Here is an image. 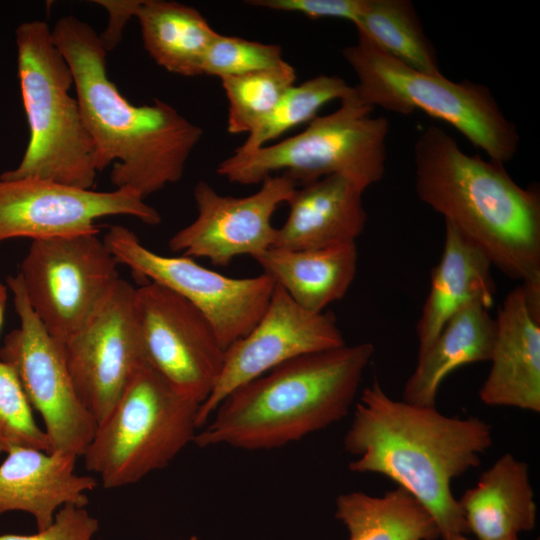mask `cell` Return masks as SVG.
Listing matches in <instances>:
<instances>
[{"instance_id": "8fae6325", "label": "cell", "mask_w": 540, "mask_h": 540, "mask_svg": "<svg viewBox=\"0 0 540 540\" xmlns=\"http://www.w3.org/2000/svg\"><path fill=\"white\" fill-rule=\"evenodd\" d=\"M6 284L19 326L5 336L0 360L15 371L31 407L40 414L50 452L82 457L97 422L75 391L62 344L31 309L20 275L8 276Z\"/></svg>"}, {"instance_id": "52a82bcc", "label": "cell", "mask_w": 540, "mask_h": 540, "mask_svg": "<svg viewBox=\"0 0 540 540\" xmlns=\"http://www.w3.org/2000/svg\"><path fill=\"white\" fill-rule=\"evenodd\" d=\"M337 110L316 116L306 128L282 141L248 153L233 154L217 166L230 183L253 185L283 174L302 186L338 174L364 189L382 180L386 171L389 121L374 117L355 93Z\"/></svg>"}, {"instance_id": "44dd1931", "label": "cell", "mask_w": 540, "mask_h": 540, "mask_svg": "<svg viewBox=\"0 0 540 540\" xmlns=\"http://www.w3.org/2000/svg\"><path fill=\"white\" fill-rule=\"evenodd\" d=\"M492 267L483 252L445 223L442 255L431 270L429 292L416 324L418 352L468 303L480 301L490 309L496 294Z\"/></svg>"}, {"instance_id": "f1b7e54d", "label": "cell", "mask_w": 540, "mask_h": 540, "mask_svg": "<svg viewBox=\"0 0 540 540\" xmlns=\"http://www.w3.org/2000/svg\"><path fill=\"white\" fill-rule=\"evenodd\" d=\"M17 448L50 452V443L33 417L15 371L0 360V453Z\"/></svg>"}, {"instance_id": "cb8c5ba5", "label": "cell", "mask_w": 540, "mask_h": 540, "mask_svg": "<svg viewBox=\"0 0 540 540\" xmlns=\"http://www.w3.org/2000/svg\"><path fill=\"white\" fill-rule=\"evenodd\" d=\"M143 45L152 59L170 73L203 75V62L216 35L194 7L176 1L141 0L136 11Z\"/></svg>"}, {"instance_id": "e575fe53", "label": "cell", "mask_w": 540, "mask_h": 540, "mask_svg": "<svg viewBox=\"0 0 540 540\" xmlns=\"http://www.w3.org/2000/svg\"><path fill=\"white\" fill-rule=\"evenodd\" d=\"M445 540H471V539L466 537L465 534H455V535H452V536L448 537ZM500 540H519V539H518V537H509V538L500 539Z\"/></svg>"}, {"instance_id": "d6a6232c", "label": "cell", "mask_w": 540, "mask_h": 540, "mask_svg": "<svg viewBox=\"0 0 540 540\" xmlns=\"http://www.w3.org/2000/svg\"><path fill=\"white\" fill-rule=\"evenodd\" d=\"M108 13V25L99 35L104 49L112 51L120 42L127 22L135 17L141 0H98L95 1Z\"/></svg>"}, {"instance_id": "7c38bea8", "label": "cell", "mask_w": 540, "mask_h": 540, "mask_svg": "<svg viewBox=\"0 0 540 540\" xmlns=\"http://www.w3.org/2000/svg\"><path fill=\"white\" fill-rule=\"evenodd\" d=\"M133 304L148 363L201 405L219 379L225 354L211 323L189 301L154 282L135 287Z\"/></svg>"}, {"instance_id": "836d02e7", "label": "cell", "mask_w": 540, "mask_h": 540, "mask_svg": "<svg viewBox=\"0 0 540 540\" xmlns=\"http://www.w3.org/2000/svg\"><path fill=\"white\" fill-rule=\"evenodd\" d=\"M8 300V287L0 280V330L4 322L6 305Z\"/></svg>"}, {"instance_id": "ffe728a7", "label": "cell", "mask_w": 540, "mask_h": 540, "mask_svg": "<svg viewBox=\"0 0 540 540\" xmlns=\"http://www.w3.org/2000/svg\"><path fill=\"white\" fill-rule=\"evenodd\" d=\"M457 501L468 533L478 540L518 537L536 524L529 465L511 453L502 454Z\"/></svg>"}, {"instance_id": "83f0119b", "label": "cell", "mask_w": 540, "mask_h": 540, "mask_svg": "<svg viewBox=\"0 0 540 540\" xmlns=\"http://www.w3.org/2000/svg\"><path fill=\"white\" fill-rule=\"evenodd\" d=\"M220 80L228 101L227 131L248 135L295 84L296 71L285 60L270 69Z\"/></svg>"}, {"instance_id": "ac0fdd59", "label": "cell", "mask_w": 540, "mask_h": 540, "mask_svg": "<svg viewBox=\"0 0 540 540\" xmlns=\"http://www.w3.org/2000/svg\"><path fill=\"white\" fill-rule=\"evenodd\" d=\"M78 458L31 448L6 453L0 464V516L25 512L37 530L47 528L56 512L65 504H88V493L96 486L89 475L75 472Z\"/></svg>"}, {"instance_id": "9c48e42d", "label": "cell", "mask_w": 540, "mask_h": 540, "mask_svg": "<svg viewBox=\"0 0 540 540\" xmlns=\"http://www.w3.org/2000/svg\"><path fill=\"white\" fill-rule=\"evenodd\" d=\"M99 232L33 240L18 274L28 303L63 344L92 317L121 278Z\"/></svg>"}, {"instance_id": "1f68e13d", "label": "cell", "mask_w": 540, "mask_h": 540, "mask_svg": "<svg viewBox=\"0 0 540 540\" xmlns=\"http://www.w3.org/2000/svg\"><path fill=\"white\" fill-rule=\"evenodd\" d=\"M247 5L274 11L295 12L309 18H341L356 24L365 0H250Z\"/></svg>"}, {"instance_id": "7402d4cb", "label": "cell", "mask_w": 540, "mask_h": 540, "mask_svg": "<svg viewBox=\"0 0 540 540\" xmlns=\"http://www.w3.org/2000/svg\"><path fill=\"white\" fill-rule=\"evenodd\" d=\"M495 332V318L488 307L480 301L465 305L443 325L431 344L418 352L402 400L435 406L439 388L448 375L462 366L490 361Z\"/></svg>"}, {"instance_id": "9a60e30c", "label": "cell", "mask_w": 540, "mask_h": 540, "mask_svg": "<svg viewBox=\"0 0 540 540\" xmlns=\"http://www.w3.org/2000/svg\"><path fill=\"white\" fill-rule=\"evenodd\" d=\"M345 344L332 314L307 311L275 285L257 323L225 349L219 379L209 397L199 406L198 429L238 387L292 359Z\"/></svg>"}, {"instance_id": "e0dca14e", "label": "cell", "mask_w": 540, "mask_h": 540, "mask_svg": "<svg viewBox=\"0 0 540 540\" xmlns=\"http://www.w3.org/2000/svg\"><path fill=\"white\" fill-rule=\"evenodd\" d=\"M491 368L479 399L491 407L540 412V302L520 284L508 293L495 318Z\"/></svg>"}, {"instance_id": "8992f818", "label": "cell", "mask_w": 540, "mask_h": 540, "mask_svg": "<svg viewBox=\"0 0 540 540\" xmlns=\"http://www.w3.org/2000/svg\"><path fill=\"white\" fill-rule=\"evenodd\" d=\"M342 55L356 75L353 88L360 103L402 115L421 110L448 123L489 159L504 165L516 155L517 127L487 86L414 69L358 32L356 43Z\"/></svg>"}, {"instance_id": "4fadbf2b", "label": "cell", "mask_w": 540, "mask_h": 540, "mask_svg": "<svg viewBox=\"0 0 540 540\" xmlns=\"http://www.w3.org/2000/svg\"><path fill=\"white\" fill-rule=\"evenodd\" d=\"M134 291L120 278L87 323L62 344L75 391L97 424L148 362L134 312Z\"/></svg>"}, {"instance_id": "3957f363", "label": "cell", "mask_w": 540, "mask_h": 540, "mask_svg": "<svg viewBox=\"0 0 540 540\" xmlns=\"http://www.w3.org/2000/svg\"><path fill=\"white\" fill-rule=\"evenodd\" d=\"M418 198L523 285H540V191L524 188L504 164L464 152L429 125L413 148Z\"/></svg>"}, {"instance_id": "603a6c76", "label": "cell", "mask_w": 540, "mask_h": 540, "mask_svg": "<svg viewBox=\"0 0 540 540\" xmlns=\"http://www.w3.org/2000/svg\"><path fill=\"white\" fill-rule=\"evenodd\" d=\"M253 259L296 304L321 313L349 290L358 251L356 242L302 250L271 247Z\"/></svg>"}, {"instance_id": "5bb4252c", "label": "cell", "mask_w": 540, "mask_h": 540, "mask_svg": "<svg viewBox=\"0 0 540 540\" xmlns=\"http://www.w3.org/2000/svg\"><path fill=\"white\" fill-rule=\"evenodd\" d=\"M131 216L148 225L159 212L130 189L96 191L38 178H0V243L99 232L95 221Z\"/></svg>"}, {"instance_id": "277c9868", "label": "cell", "mask_w": 540, "mask_h": 540, "mask_svg": "<svg viewBox=\"0 0 540 540\" xmlns=\"http://www.w3.org/2000/svg\"><path fill=\"white\" fill-rule=\"evenodd\" d=\"M374 353L362 342L285 362L225 397L194 443L269 450L323 430L349 413Z\"/></svg>"}, {"instance_id": "2e32d148", "label": "cell", "mask_w": 540, "mask_h": 540, "mask_svg": "<svg viewBox=\"0 0 540 540\" xmlns=\"http://www.w3.org/2000/svg\"><path fill=\"white\" fill-rule=\"evenodd\" d=\"M296 187L292 179L277 174L261 182L256 192L237 197L221 195L200 180L193 190L197 216L171 236L169 249L220 267L239 256L254 258L274 246L277 228L272 217Z\"/></svg>"}, {"instance_id": "5b68a950", "label": "cell", "mask_w": 540, "mask_h": 540, "mask_svg": "<svg viewBox=\"0 0 540 540\" xmlns=\"http://www.w3.org/2000/svg\"><path fill=\"white\" fill-rule=\"evenodd\" d=\"M18 79L29 141L17 167L1 179L38 178L93 189L98 168L80 106L70 94L73 76L43 20L15 32Z\"/></svg>"}, {"instance_id": "ba28073f", "label": "cell", "mask_w": 540, "mask_h": 540, "mask_svg": "<svg viewBox=\"0 0 540 540\" xmlns=\"http://www.w3.org/2000/svg\"><path fill=\"white\" fill-rule=\"evenodd\" d=\"M199 406L146 362L97 424L82 456L86 469L113 489L166 467L194 442Z\"/></svg>"}, {"instance_id": "4316f807", "label": "cell", "mask_w": 540, "mask_h": 540, "mask_svg": "<svg viewBox=\"0 0 540 540\" xmlns=\"http://www.w3.org/2000/svg\"><path fill=\"white\" fill-rule=\"evenodd\" d=\"M353 93V86L337 75H317L298 85L295 83L234 152L255 151L292 128L309 123L325 104L341 101Z\"/></svg>"}, {"instance_id": "484cf974", "label": "cell", "mask_w": 540, "mask_h": 540, "mask_svg": "<svg viewBox=\"0 0 540 540\" xmlns=\"http://www.w3.org/2000/svg\"><path fill=\"white\" fill-rule=\"evenodd\" d=\"M383 51L414 69L442 73L436 50L409 0H365L356 24Z\"/></svg>"}, {"instance_id": "f546056e", "label": "cell", "mask_w": 540, "mask_h": 540, "mask_svg": "<svg viewBox=\"0 0 540 540\" xmlns=\"http://www.w3.org/2000/svg\"><path fill=\"white\" fill-rule=\"evenodd\" d=\"M285 60L279 45L266 44L218 32L203 62V75L220 79L266 70Z\"/></svg>"}, {"instance_id": "d6986e66", "label": "cell", "mask_w": 540, "mask_h": 540, "mask_svg": "<svg viewBox=\"0 0 540 540\" xmlns=\"http://www.w3.org/2000/svg\"><path fill=\"white\" fill-rule=\"evenodd\" d=\"M365 190L338 174L297 186L273 247L302 250L356 242L367 221Z\"/></svg>"}, {"instance_id": "d4e9b609", "label": "cell", "mask_w": 540, "mask_h": 540, "mask_svg": "<svg viewBox=\"0 0 540 540\" xmlns=\"http://www.w3.org/2000/svg\"><path fill=\"white\" fill-rule=\"evenodd\" d=\"M335 517L349 540H436L441 538L433 517L402 487L372 496L361 491L340 494Z\"/></svg>"}, {"instance_id": "4dcf8cb0", "label": "cell", "mask_w": 540, "mask_h": 540, "mask_svg": "<svg viewBox=\"0 0 540 540\" xmlns=\"http://www.w3.org/2000/svg\"><path fill=\"white\" fill-rule=\"evenodd\" d=\"M98 530V520L84 506L68 503L56 512L47 528L29 535L2 534L0 540H93Z\"/></svg>"}, {"instance_id": "30bf717a", "label": "cell", "mask_w": 540, "mask_h": 540, "mask_svg": "<svg viewBox=\"0 0 540 540\" xmlns=\"http://www.w3.org/2000/svg\"><path fill=\"white\" fill-rule=\"evenodd\" d=\"M103 240L118 264L194 305L211 323L224 349L253 328L275 289V282L264 273L230 277L198 264L191 257L160 255L122 225L110 226Z\"/></svg>"}, {"instance_id": "7a4b0ae2", "label": "cell", "mask_w": 540, "mask_h": 540, "mask_svg": "<svg viewBox=\"0 0 540 540\" xmlns=\"http://www.w3.org/2000/svg\"><path fill=\"white\" fill-rule=\"evenodd\" d=\"M51 34L72 72L98 171L112 165V185L144 199L178 182L203 130L159 99L149 105L131 104L109 79L108 53L86 22L72 15L61 17Z\"/></svg>"}, {"instance_id": "6da1fadb", "label": "cell", "mask_w": 540, "mask_h": 540, "mask_svg": "<svg viewBox=\"0 0 540 540\" xmlns=\"http://www.w3.org/2000/svg\"><path fill=\"white\" fill-rule=\"evenodd\" d=\"M492 443L485 420L393 399L375 379L355 403L343 449L354 457L351 472L383 475L416 498L445 540L468 533L451 483L478 467Z\"/></svg>"}, {"instance_id": "d590c367", "label": "cell", "mask_w": 540, "mask_h": 540, "mask_svg": "<svg viewBox=\"0 0 540 540\" xmlns=\"http://www.w3.org/2000/svg\"><path fill=\"white\" fill-rule=\"evenodd\" d=\"M187 540H198V538L196 536H191Z\"/></svg>"}]
</instances>
